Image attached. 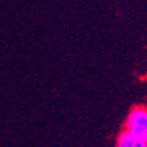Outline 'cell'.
<instances>
[{
	"mask_svg": "<svg viewBox=\"0 0 147 147\" xmlns=\"http://www.w3.org/2000/svg\"><path fill=\"white\" fill-rule=\"evenodd\" d=\"M125 129L142 138L147 144V108H133L125 119Z\"/></svg>",
	"mask_w": 147,
	"mask_h": 147,
	"instance_id": "1",
	"label": "cell"
},
{
	"mask_svg": "<svg viewBox=\"0 0 147 147\" xmlns=\"http://www.w3.org/2000/svg\"><path fill=\"white\" fill-rule=\"evenodd\" d=\"M116 146H118V147H147V144L142 138H139L138 135L133 134L131 131L123 129L122 131L118 134V137H117Z\"/></svg>",
	"mask_w": 147,
	"mask_h": 147,
	"instance_id": "2",
	"label": "cell"
},
{
	"mask_svg": "<svg viewBox=\"0 0 147 147\" xmlns=\"http://www.w3.org/2000/svg\"><path fill=\"white\" fill-rule=\"evenodd\" d=\"M116 147H118V146H116Z\"/></svg>",
	"mask_w": 147,
	"mask_h": 147,
	"instance_id": "3",
	"label": "cell"
}]
</instances>
